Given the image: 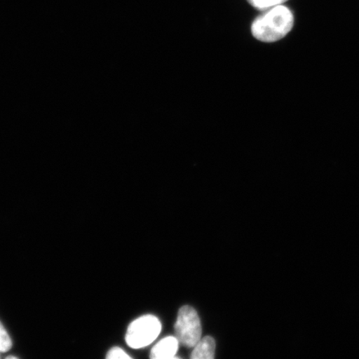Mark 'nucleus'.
Instances as JSON below:
<instances>
[{"mask_svg": "<svg viewBox=\"0 0 359 359\" xmlns=\"http://www.w3.org/2000/svg\"><path fill=\"white\" fill-rule=\"evenodd\" d=\"M175 332L179 343L185 347H195L199 342L202 329L198 313L194 308L186 305L180 309Z\"/></svg>", "mask_w": 359, "mask_h": 359, "instance_id": "nucleus-3", "label": "nucleus"}, {"mask_svg": "<svg viewBox=\"0 0 359 359\" xmlns=\"http://www.w3.org/2000/svg\"><path fill=\"white\" fill-rule=\"evenodd\" d=\"M161 322L154 316H142L129 325L126 342L133 348H141L151 344L159 336Z\"/></svg>", "mask_w": 359, "mask_h": 359, "instance_id": "nucleus-2", "label": "nucleus"}, {"mask_svg": "<svg viewBox=\"0 0 359 359\" xmlns=\"http://www.w3.org/2000/svg\"><path fill=\"white\" fill-rule=\"evenodd\" d=\"M12 347V341L11 336L4 329L2 323L0 322V352L4 353L8 351Z\"/></svg>", "mask_w": 359, "mask_h": 359, "instance_id": "nucleus-7", "label": "nucleus"}, {"mask_svg": "<svg viewBox=\"0 0 359 359\" xmlns=\"http://www.w3.org/2000/svg\"><path fill=\"white\" fill-rule=\"evenodd\" d=\"M215 342L212 337L201 339L195 345L191 354V359H213L215 358Z\"/></svg>", "mask_w": 359, "mask_h": 359, "instance_id": "nucleus-5", "label": "nucleus"}, {"mask_svg": "<svg viewBox=\"0 0 359 359\" xmlns=\"http://www.w3.org/2000/svg\"><path fill=\"white\" fill-rule=\"evenodd\" d=\"M251 6L259 11H268L269 8L281 6L288 0H247Z\"/></svg>", "mask_w": 359, "mask_h": 359, "instance_id": "nucleus-6", "label": "nucleus"}, {"mask_svg": "<svg viewBox=\"0 0 359 359\" xmlns=\"http://www.w3.org/2000/svg\"><path fill=\"white\" fill-rule=\"evenodd\" d=\"M294 22L293 13L281 4L257 18L251 25V33L259 41H279L293 29Z\"/></svg>", "mask_w": 359, "mask_h": 359, "instance_id": "nucleus-1", "label": "nucleus"}, {"mask_svg": "<svg viewBox=\"0 0 359 359\" xmlns=\"http://www.w3.org/2000/svg\"><path fill=\"white\" fill-rule=\"evenodd\" d=\"M106 358L109 359L132 358V357L129 356L128 354L124 351V350L118 347L112 348L109 353H107Z\"/></svg>", "mask_w": 359, "mask_h": 359, "instance_id": "nucleus-8", "label": "nucleus"}, {"mask_svg": "<svg viewBox=\"0 0 359 359\" xmlns=\"http://www.w3.org/2000/svg\"><path fill=\"white\" fill-rule=\"evenodd\" d=\"M179 347L177 337L169 336L157 343L152 348L150 358L152 359H169L176 356Z\"/></svg>", "mask_w": 359, "mask_h": 359, "instance_id": "nucleus-4", "label": "nucleus"}]
</instances>
